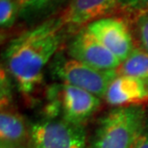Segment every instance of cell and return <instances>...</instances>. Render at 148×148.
Listing matches in <instances>:
<instances>
[{"label":"cell","mask_w":148,"mask_h":148,"mask_svg":"<svg viewBox=\"0 0 148 148\" xmlns=\"http://www.w3.org/2000/svg\"><path fill=\"white\" fill-rule=\"evenodd\" d=\"M64 30L61 17L51 18L23 32L8 44L5 69L23 95H30L42 81L43 70L57 54Z\"/></svg>","instance_id":"obj_1"},{"label":"cell","mask_w":148,"mask_h":148,"mask_svg":"<svg viewBox=\"0 0 148 148\" xmlns=\"http://www.w3.org/2000/svg\"><path fill=\"white\" fill-rule=\"evenodd\" d=\"M147 119L141 105L114 107L100 119L90 148H131Z\"/></svg>","instance_id":"obj_2"},{"label":"cell","mask_w":148,"mask_h":148,"mask_svg":"<svg viewBox=\"0 0 148 148\" xmlns=\"http://www.w3.org/2000/svg\"><path fill=\"white\" fill-rule=\"evenodd\" d=\"M49 103L46 106V118H60L83 125L101 106L102 98L73 86L56 83L47 90Z\"/></svg>","instance_id":"obj_3"},{"label":"cell","mask_w":148,"mask_h":148,"mask_svg":"<svg viewBox=\"0 0 148 148\" xmlns=\"http://www.w3.org/2000/svg\"><path fill=\"white\" fill-rule=\"evenodd\" d=\"M50 73L60 83L82 88L94 95L105 98L108 88L116 77V70H100L57 53L50 62Z\"/></svg>","instance_id":"obj_4"},{"label":"cell","mask_w":148,"mask_h":148,"mask_svg":"<svg viewBox=\"0 0 148 148\" xmlns=\"http://www.w3.org/2000/svg\"><path fill=\"white\" fill-rule=\"evenodd\" d=\"M32 148H87V133L83 125L63 118H45L30 127Z\"/></svg>","instance_id":"obj_5"},{"label":"cell","mask_w":148,"mask_h":148,"mask_svg":"<svg viewBox=\"0 0 148 148\" xmlns=\"http://www.w3.org/2000/svg\"><path fill=\"white\" fill-rule=\"evenodd\" d=\"M67 55L100 70H116L122 63L86 26L80 29L69 41Z\"/></svg>","instance_id":"obj_6"},{"label":"cell","mask_w":148,"mask_h":148,"mask_svg":"<svg viewBox=\"0 0 148 148\" xmlns=\"http://www.w3.org/2000/svg\"><path fill=\"white\" fill-rule=\"evenodd\" d=\"M86 27L121 62L127 59L135 48L131 29L122 18L103 17Z\"/></svg>","instance_id":"obj_7"},{"label":"cell","mask_w":148,"mask_h":148,"mask_svg":"<svg viewBox=\"0 0 148 148\" xmlns=\"http://www.w3.org/2000/svg\"><path fill=\"white\" fill-rule=\"evenodd\" d=\"M120 8L119 0H70L61 20L66 28L81 29Z\"/></svg>","instance_id":"obj_8"},{"label":"cell","mask_w":148,"mask_h":148,"mask_svg":"<svg viewBox=\"0 0 148 148\" xmlns=\"http://www.w3.org/2000/svg\"><path fill=\"white\" fill-rule=\"evenodd\" d=\"M105 100L112 107L140 105L148 101V84L136 77L117 74L109 86Z\"/></svg>","instance_id":"obj_9"},{"label":"cell","mask_w":148,"mask_h":148,"mask_svg":"<svg viewBox=\"0 0 148 148\" xmlns=\"http://www.w3.org/2000/svg\"><path fill=\"white\" fill-rule=\"evenodd\" d=\"M30 140V129L22 115L12 109L0 112V143H25Z\"/></svg>","instance_id":"obj_10"},{"label":"cell","mask_w":148,"mask_h":148,"mask_svg":"<svg viewBox=\"0 0 148 148\" xmlns=\"http://www.w3.org/2000/svg\"><path fill=\"white\" fill-rule=\"evenodd\" d=\"M116 73L136 77L148 84V53L140 47H135L131 54L121 63Z\"/></svg>","instance_id":"obj_11"},{"label":"cell","mask_w":148,"mask_h":148,"mask_svg":"<svg viewBox=\"0 0 148 148\" xmlns=\"http://www.w3.org/2000/svg\"><path fill=\"white\" fill-rule=\"evenodd\" d=\"M17 16H19V11L16 1L0 0V25L2 28L11 27Z\"/></svg>","instance_id":"obj_12"},{"label":"cell","mask_w":148,"mask_h":148,"mask_svg":"<svg viewBox=\"0 0 148 148\" xmlns=\"http://www.w3.org/2000/svg\"><path fill=\"white\" fill-rule=\"evenodd\" d=\"M135 28L140 47L148 53V10L136 14Z\"/></svg>","instance_id":"obj_13"},{"label":"cell","mask_w":148,"mask_h":148,"mask_svg":"<svg viewBox=\"0 0 148 148\" xmlns=\"http://www.w3.org/2000/svg\"><path fill=\"white\" fill-rule=\"evenodd\" d=\"M12 80L10 73L6 69L1 67V77H0V104L1 110L10 109L13 101V91H12Z\"/></svg>","instance_id":"obj_14"},{"label":"cell","mask_w":148,"mask_h":148,"mask_svg":"<svg viewBox=\"0 0 148 148\" xmlns=\"http://www.w3.org/2000/svg\"><path fill=\"white\" fill-rule=\"evenodd\" d=\"M59 0H16L19 14H31L51 7Z\"/></svg>","instance_id":"obj_15"},{"label":"cell","mask_w":148,"mask_h":148,"mask_svg":"<svg viewBox=\"0 0 148 148\" xmlns=\"http://www.w3.org/2000/svg\"><path fill=\"white\" fill-rule=\"evenodd\" d=\"M119 6L137 14L140 11L148 10V0H119Z\"/></svg>","instance_id":"obj_16"},{"label":"cell","mask_w":148,"mask_h":148,"mask_svg":"<svg viewBox=\"0 0 148 148\" xmlns=\"http://www.w3.org/2000/svg\"><path fill=\"white\" fill-rule=\"evenodd\" d=\"M131 148H148V119Z\"/></svg>","instance_id":"obj_17"},{"label":"cell","mask_w":148,"mask_h":148,"mask_svg":"<svg viewBox=\"0 0 148 148\" xmlns=\"http://www.w3.org/2000/svg\"><path fill=\"white\" fill-rule=\"evenodd\" d=\"M0 148H32L31 144L25 143H0Z\"/></svg>","instance_id":"obj_18"}]
</instances>
